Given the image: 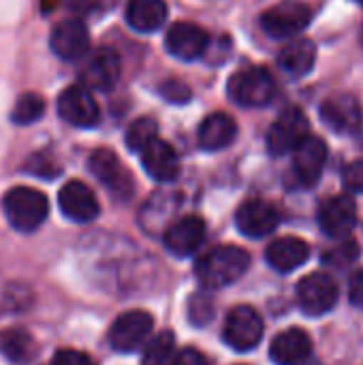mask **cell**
Masks as SVG:
<instances>
[{
	"label": "cell",
	"instance_id": "cell-1",
	"mask_svg": "<svg viewBox=\"0 0 363 365\" xmlns=\"http://www.w3.org/2000/svg\"><path fill=\"white\" fill-rule=\"evenodd\" d=\"M250 267V255L240 246H216L197 261V278L208 289L237 282Z\"/></svg>",
	"mask_w": 363,
	"mask_h": 365
},
{
	"label": "cell",
	"instance_id": "cell-2",
	"mask_svg": "<svg viewBox=\"0 0 363 365\" xmlns=\"http://www.w3.org/2000/svg\"><path fill=\"white\" fill-rule=\"evenodd\" d=\"M2 212L13 229L19 233H32L45 222L49 214V201L36 188L15 186L2 197Z\"/></svg>",
	"mask_w": 363,
	"mask_h": 365
},
{
	"label": "cell",
	"instance_id": "cell-3",
	"mask_svg": "<svg viewBox=\"0 0 363 365\" xmlns=\"http://www.w3.org/2000/svg\"><path fill=\"white\" fill-rule=\"evenodd\" d=\"M227 92L229 98L240 107H265L276 94V83L267 68L250 66L229 77Z\"/></svg>",
	"mask_w": 363,
	"mask_h": 365
},
{
	"label": "cell",
	"instance_id": "cell-4",
	"mask_svg": "<svg viewBox=\"0 0 363 365\" xmlns=\"http://www.w3.org/2000/svg\"><path fill=\"white\" fill-rule=\"evenodd\" d=\"M310 124L300 107H287L267 133V150L272 156H285L308 137Z\"/></svg>",
	"mask_w": 363,
	"mask_h": 365
},
{
	"label": "cell",
	"instance_id": "cell-5",
	"mask_svg": "<svg viewBox=\"0 0 363 365\" xmlns=\"http://www.w3.org/2000/svg\"><path fill=\"white\" fill-rule=\"evenodd\" d=\"M223 336H225V342L233 351L248 353L255 346H259V342L263 338V319L250 306H235L227 314Z\"/></svg>",
	"mask_w": 363,
	"mask_h": 365
},
{
	"label": "cell",
	"instance_id": "cell-6",
	"mask_svg": "<svg viewBox=\"0 0 363 365\" xmlns=\"http://www.w3.org/2000/svg\"><path fill=\"white\" fill-rule=\"evenodd\" d=\"M310 6L297 0H285L261 15V28L274 38H291L300 34L310 24Z\"/></svg>",
	"mask_w": 363,
	"mask_h": 365
},
{
	"label": "cell",
	"instance_id": "cell-7",
	"mask_svg": "<svg viewBox=\"0 0 363 365\" xmlns=\"http://www.w3.org/2000/svg\"><path fill=\"white\" fill-rule=\"evenodd\" d=\"M338 297H340L338 284L334 282L332 276L323 272H315L302 278L297 284V302L308 317L327 314L338 304Z\"/></svg>",
	"mask_w": 363,
	"mask_h": 365
},
{
	"label": "cell",
	"instance_id": "cell-8",
	"mask_svg": "<svg viewBox=\"0 0 363 365\" xmlns=\"http://www.w3.org/2000/svg\"><path fill=\"white\" fill-rule=\"evenodd\" d=\"M154 329V319L145 310H128L120 314L109 329V344L118 353H135Z\"/></svg>",
	"mask_w": 363,
	"mask_h": 365
},
{
	"label": "cell",
	"instance_id": "cell-9",
	"mask_svg": "<svg viewBox=\"0 0 363 365\" xmlns=\"http://www.w3.org/2000/svg\"><path fill=\"white\" fill-rule=\"evenodd\" d=\"M120 75H122V62L118 51H113L111 47H98L83 62L79 79L81 86H86L88 90L109 92L120 81Z\"/></svg>",
	"mask_w": 363,
	"mask_h": 365
},
{
	"label": "cell",
	"instance_id": "cell-10",
	"mask_svg": "<svg viewBox=\"0 0 363 365\" xmlns=\"http://www.w3.org/2000/svg\"><path fill=\"white\" fill-rule=\"evenodd\" d=\"M88 169L113 197L128 199L133 195V175L111 150L92 152V156L88 158Z\"/></svg>",
	"mask_w": 363,
	"mask_h": 365
},
{
	"label": "cell",
	"instance_id": "cell-11",
	"mask_svg": "<svg viewBox=\"0 0 363 365\" xmlns=\"http://www.w3.org/2000/svg\"><path fill=\"white\" fill-rule=\"evenodd\" d=\"M58 113L64 122L77 128H90L98 124L101 111L92 96V92L86 86H68L58 96Z\"/></svg>",
	"mask_w": 363,
	"mask_h": 365
},
{
	"label": "cell",
	"instance_id": "cell-12",
	"mask_svg": "<svg viewBox=\"0 0 363 365\" xmlns=\"http://www.w3.org/2000/svg\"><path fill=\"white\" fill-rule=\"evenodd\" d=\"M49 47L62 60H79L90 49V34L81 19H62L49 32Z\"/></svg>",
	"mask_w": 363,
	"mask_h": 365
},
{
	"label": "cell",
	"instance_id": "cell-13",
	"mask_svg": "<svg viewBox=\"0 0 363 365\" xmlns=\"http://www.w3.org/2000/svg\"><path fill=\"white\" fill-rule=\"evenodd\" d=\"M321 120L340 135H349L359 130L363 111L359 101L353 94H334L321 103Z\"/></svg>",
	"mask_w": 363,
	"mask_h": 365
},
{
	"label": "cell",
	"instance_id": "cell-14",
	"mask_svg": "<svg viewBox=\"0 0 363 365\" xmlns=\"http://www.w3.org/2000/svg\"><path fill=\"white\" fill-rule=\"evenodd\" d=\"M208 43H210L208 32L190 21H178L165 34V45L169 53L184 62L201 58L208 49Z\"/></svg>",
	"mask_w": 363,
	"mask_h": 365
},
{
	"label": "cell",
	"instance_id": "cell-15",
	"mask_svg": "<svg viewBox=\"0 0 363 365\" xmlns=\"http://www.w3.org/2000/svg\"><path fill=\"white\" fill-rule=\"evenodd\" d=\"M329 150L321 137L308 135L293 152V171L304 186H315L325 169Z\"/></svg>",
	"mask_w": 363,
	"mask_h": 365
},
{
	"label": "cell",
	"instance_id": "cell-16",
	"mask_svg": "<svg viewBox=\"0 0 363 365\" xmlns=\"http://www.w3.org/2000/svg\"><path fill=\"white\" fill-rule=\"evenodd\" d=\"M58 205L60 212L73 222H92L101 212L92 188L79 180H71L62 186L58 195Z\"/></svg>",
	"mask_w": 363,
	"mask_h": 365
},
{
	"label": "cell",
	"instance_id": "cell-17",
	"mask_svg": "<svg viewBox=\"0 0 363 365\" xmlns=\"http://www.w3.org/2000/svg\"><path fill=\"white\" fill-rule=\"evenodd\" d=\"M278 222H280L278 210L263 199L244 201L235 214L237 229L248 237H265L278 227Z\"/></svg>",
	"mask_w": 363,
	"mask_h": 365
},
{
	"label": "cell",
	"instance_id": "cell-18",
	"mask_svg": "<svg viewBox=\"0 0 363 365\" xmlns=\"http://www.w3.org/2000/svg\"><path fill=\"white\" fill-rule=\"evenodd\" d=\"M357 222V205L351 197L338 195L327 199L319 210V225L329 237H347Z\"/></svg>",
	"mask_w": 363,
	"mask_h": 365
},
{
	"label": "cell",
	"instance_id": "cell-19",
	"mask_svg": "<svg viewBox=\"0 0 363 365\" xmlns=\"http://www.w3.org/2000/svg\"><path fill=\"white\" fill-rule=\"evenodd\" d=\"M312 355V340L310 336L300 329H285L272 340L270 357L276 365H304Z\"/></svg>",
	"mask_w": 363,
	"mask_h": 365
},
{
	"label": "cell",
	"instance_id": "cell-20",
	"mask_svg": "<svg viewBox=\"0 0 363 365\" xmlns=\"http://www.w3.org/2000/svg\"><path fill=\"white\" fill-rule=\"evenodd\" d=\"M141 165L145 173L156 182H173L180 173V158L178 152L163 139H154L141 152Z\"/></svg>",
	"mask_w": 363,
	"mask_h": 365
},
{
	"label": "cell",
	"instance_id": "cell-21",
	"mask_svg": "<svg viewBox=\"0 0 363 365\" xmlns=\"http://www.w3.org/2000/svg\"><path fill=\"white\" fill-rule=\"evenodd\" d=\"M205 237V222L201 216H184L165 231V246L175 257H190Z\"/></svg>",
	"mask_w": 363,
	"mask_h": 365
},
{
	"label": "cell",
	"instance_id": "cell-22",
	"mask_svg": "<svg viewBox=\"0 0 363 365\" xmlns=\"http://www.w3.org/2000/svg\"><path fill=\"white\" fill-rule=\"evenodd\" d=\"M310 257V246L300 240V237H278L274 240L267 250H265V259L267 263L276 269V272H282V274H289L297 267H302Z\"/></svg>",
	"mask_w": 363,
	"mask_h": 365
},
{
	"label": "cell",
	"instance_id": "cell-23",
	"mask_svg": "<svg viewBox=\"0 0 363 365\" xmlns=\"http://www.w3.org/2000/svg\"><path fill=\"white\" fill-rule=\"evenodd\" d=\"M237 137V124L231 115L223 111H214L203 118L199 126V145L205 152H218L231 145Z\"/></svg>",
	"mask_w": 363,
	"mask_h": 365
},
{
	"label": "cell",
	"instance_id": "cell-24",
	"mask_svg": "<svg viewBox=\"0 0 363 365\" xmlns=\"http://www.w3.org/2000/svg\"><path fill=\"white\" fill-rule=\"evenodd\" d=\"M167 19L165 0H128L126 21L137 32H154Z\"/></svg>",
	"mask_w": 363,
	"mask_h": 365
},
{
	"label": "cell",
	"instance_id": "cell-25",
	"mask_svg": "<svg viewBox=\"0 0 363 365\" xmlns=\"http://www.w3.org/2000/svg\"><path fill=\"white\" fill-rule=\"evenodd\" d=\"M317 60V47L312 41L308 38H297L293 43H289L280 56H278V66L291 75V77H304L312 71Z\"/></svg>",
	"mask_w": 363,
	"mask_h": 365
},
{
	"label": "cell",
	"instance_id": "cell-26",
	"mask_svg": "<svg viewBox=\"0 0 363 365\" xmlns=\"http://www.w3.org/2000/svg\"><path fill=\"white\" fill-rule=\"evenodd\" d=\"M0 353L11 361H28L34 355V340L24 329H6L0 334Z\"/></svg>",
	"mask_w": 363,
	"mask_h": 365
},
{
	"label": "cell",
	"instance_id": "cell-27",
	"mask_svg": "<svg viewBox=\"0 0 363 365\" xmlns=\"http://www.w3.org/2000/svg\"><path fill=\"white\" fill-rule=\"evenodd\" d=\"M173 349L175 336L169 329L156 334V338H152V342L143 351L141 365H169V361L173 359Z\"/></svg>",
	"mask_w": 363,
	"mask_h": 365
},
{
	"label": "cell",
	"instance_id": "cell-28",
	"mask_svg": "<svg viewBox=\"0 0 363 365\" xmlns=\"http://www.w3.org/2000/svg\"><path fill=\"white\" fill-rule=\"evenodd\" d=\"M45 111V101L41 94L36 92H26L17 98L13 111H11V120L19 126H26V124H34L36 120H41Z\"/></svg>",
	"mask_w": 363,
	"mask_h": 365
},
{
	"label": "cell",
	"instance_id": "cell-29",
	"mask_svg": "<svg viewBox=\"0 0 363 365\" xmlns=\"http://www.w3.org/2000/svg\"><path fill=\"white\" fill-rule=\"evenodd\" d=\"M158 135V124L152 118H137L126 130V148L133 152H141L148 143H152Z\"/></svg>",
	"mask_w": 363,
	"mask_h": 365
},
{
	"label": "cell",
	"instance_id": "cell-30",
	"mask_svg": "<svg viewBox=\"0 0 363 365\" xmlns=\"http://www.w3.org/2000/svg\"><path fill=\"white\" fill-rule=\"evenodd\" d=\"M357 257H359V248H357L355 242L349 240V242H344V244H340V246L327 250V252L323 255V261L329 263V265H334V267H344V265L353 263Z\"/></svg>",
	"mask_w": 363,
	"mask_h": 365
},
{
	"label": "cell",
	"instance_id": "cell-31",
	"mask_svg": "<svg viewBox=\"0 0 363 365\" xmlns=\"http://www.w3.org/2000/svg\"><path fill=\"white\" fill-rule=\"evenodd\" d=\"M160 96L169 103H175V105H184L190 96H193V90L180 81V79H167L163 86H160Z\"/></svg>",
	"mask_w": 363,
	"mask_h": 365
},
{
	"label": "cell",
	"instance_id": "cell-32",
	"mask_svg": "<svg viewBox=\"0 0 363 365\" xmlns=\"http://www.w3.org/2000/svg\"><path fill=\"white\" fill-rule=\"evenodd\" d=\"M66 4L77 13H105L111 11L118 0H66Z\"/></svg>",
	"mask_w": 363,
	"mask_h": 365
},
{
	"label": "cell",
	"instance_id": "cell-33",
	"mask_svg": "<svg viewBox=\"0 0 363 365\" xmlns=\"http://www.w3.org/2000/svg\"><path fill=\"white\" fill-rule=\"evenodd\" d=\"M342 182L349 190L363 192V160H353L342 171Z\"/></svg>",
	"mask_w": 363,
	"mask_h": 365
},
{
	"label": "cell",
	"instance_id": "cell-34",
	"mask_svg": "<svg viewBox=\"0 0 363 365\" xmlns=\"http://www.w3.org/2000/svg\"><path fill=\"white\" fill-rule=\"evenodd\" d=\"M51 365H96L94 359L86 353H79V351H73V349H64V351H58L51 359Z\"/></svg>",
	"mask_w": 363,
	"mask_h": 365
},
{
	"label": "cell",
	"instance_id": "cell-35",
	"mask_svg": "<svg viewBox=\"0 0 363 365\" xmlns=\"http://www.w3.org/2000/svg\"><path fill=\"white\" fill-rule=\"evenodd\" d=\"M190 319L197 325L208 323L212 319V302L201 297V295H195L193 302H190Z\"/></svg>",
	"mask_w": 363,
	"mask_h": 365
},
{
	"label": "cell",
	"instance_id": "cell-36",
	"mask_svg": "<svg viewBox=\"0 0 363 365\" xmlns=\"http://www.w3.org/2000/svg\"><path fill=\"white\" fill-rule=\"evenodd\" d=\"M28 169H30V173L41 175V178H56V175L60 173V169H58L49 158H45L43 154L34 156V158L28 163Z\"/></svg>",
	"mask_w": 363,
	"mask_h": 365
},
{
	"label": "cell",
	"instance_id": "cell-37",
	"mask_svg": "<svg viewBox=\"0 0 363 365\" xmlns=\"http://www.w3.org/2000/svg\"><path fill=\"white\" fill-rule=\"evenodd\" d=\"M169 365H210L208 359L197 351V349H184L178 355H173V359Z\"/></svg>",
	"mask_w": 363,
	"mask_h": 365
},
{
	"label": "cell",
	"instance_id": "cell-38",
	"mask_svg": "<svg viewBox=\"0 0 363 365\" xmlns=\"http://www.w3.org/2000/svg\"><path fill=\"white\" fill-rule=\"evenodd\" d=\"M349 299H351L353 306L363 308V269L353 274V278L349 282Z\"/></svg>",
	"mask_w": 363,
	"mask_h": 365
},
{
	"label": "cell",
	"instance_id": "cell-39",
	"mask_svg": "<svg viewBox=\"0 0 363 365\" xmlns=\"http://www.w3.org/2000/svg\"><path fill=\"white\" fill-rule=\"evenodd\" d=\"M357 2H359V4H362V6H363V0H357Z\"/></svg>",
	"mask_w": 363,
	"mask_h": 365
}]
</instances>
